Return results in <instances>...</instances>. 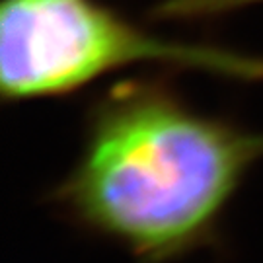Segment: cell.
<instances>
[{
  "label": "cell",
  "instance_id": "obj_3",
  "mask_svg": "<svg viewBox=\"0 0 263 263\" xmlns=\"http://www.w3.org/2000/svg\"><path fill=\"white\" fill-rule=\"evenodd\" d=\"M263 4V0H160L148 12L152 22H211Z\"/></svg>",
  "mask_w": 263,
  "mask_h": 263
},
{
  "label": "cell",
  "instance_id": "obj_1",
  "mask_svg": "<svg viewBox=\"0 0 263 263\" xmlns=\"http://www.w3.org/2000/svg\"><path fill=\"white\" fill-rule=\"evenodd\" d=\"M259 162L263 131L199 111L168 76H133L92 100L49 203L139 263H172L215 242Z\"/></svg>",
  "mask_w": 263,
  "mask_h": 263
},
{
  "label": "cell",
  "instance_id": "obj_2",
  "mask_svg": "<svg viewBox=\"0 0 263 263\" xmlns=\"http://www.w3.org/2000/svg\"><path fill=\"white\" fill-rule=\"evenodd\" d=\"M133 65L263 80V57L162 37L104 0H2L0 94L6 104L65 98Z\"/></svg>",
  "mask_w": 263,
  "mask_h": 263
}]
</instances>
